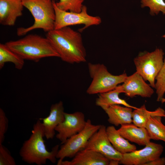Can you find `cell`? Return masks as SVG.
I'll use <instances>...</instances> for the list:
<instances>
[{"instance_id":"4","label":"cell","mask_w":165,"mask_h":165,"mask_svg":"<svg viewBox=\"0 0 165 165\" xmlns=\"http://www.w3.org/2000/svg\"><path fill=\"white\" fill-rule=\"evenodd\" d=\"M24 7L31 13L34 24L28 28H17L18 36L25 35L29 31L41 29L48 32L54 29L55 14L52 0H22Z\"/></svg>"},{"instance_id":"15","label":"cell","mask_w":165,"mask_h":165,"mask_svg":"<svg viewBox=\"0 0 165 165\" xmlns=\"http://www.w3.org/2000/svg\"><path fill=\"white\" fill-rule=\"evenodd\" d=\"M70 161H63L60 165H108L110 160L92 150L84 148L79 152Z\"/></svg>"},{"instance_id":"23","label":"cell","mask_w":165,"mask_h":165,"mask_svg":"<svg viewBox=\"0 0 165 165\" xmlns=\"http://www.w3.org/2000/svg\"><path fill=\"white\" fill-rule=\"evenodd\" d=\"M165 38V34L162 36ZM155 88L157 95L156 101H161L165 93V58L163 66L156 76Z\"/></svg>"},{"instance_id":"3","label":"cell","mask_w":165,"mask_h":165,"mask_svg":"<svg viewBox=\"0 0 165 165\" xmlns=\"http://www.w3.org/2000/svg\"><path fill=\"white\" fill-rule=\"evenodd\" d=\"M5 44L24 60L38 62L47 57H59L48 39L36 34H29L20 39L11 41Z\"/></svg>"},{"instance_id":"20","label":"cell","mask_w":165,"mask_h":165,"mask_svg":"<svg viewBox=\"0 0 165 165\" xmlns=\"http://www.w3.org/2000/svg\"><path fill=\"white\" fill-rule=\"evenodd\" d=\"M132 112V122L139 127H145L149 118L151 116H160L165 117V111L159 107L154 111L148 110L144 104L140 108L134 109Z\"/></svg>"},{"instance_id":"26","label":"cell","mask_w":165,"mask_h":165,"mask_svg":"<svg viewBox=\"0 0 165 165\" xmlns=\"http://www.w3.org/2000/svg\"><path fill=\"white\" fill-rule=\"evenodd\" d=\"M14 158L9 150L2 144H0V165H15Z\"/></svg>"},{"instance_id":"11","label":"cell","mask_w":165,"mask_h":165,"mask_svg":"<svg viewBox=\"0 0 165 165\" xmlns=\"http://www.w3.org/2000/svg\"><path fill=\"white\" fill-rule=\"evenodd\" d=\"M106 127L101 125L99 130L90 138L84 148L90 149L102 154L110 160H120L122 154L117 151L110 141Z\"/></svg>"},{"instance_id":"21","label":"cell","mask_w":165,"mask_h":165,"mask_svg":"<svg viewBox=\"0 0 165 165\" xmlns=\"http://www.w3.org/2000/svg\"><path fill=\"white\" fill-rule=\"evenodd\" d=\"M160 116H151L148 119L145 127L151 139L160 140L165 143V125L162 121Z\"/></svg>"},{"instance_id":"8","label":"cell","mask_w":165,"mask_h":165,"mask_svg":"<svg viewBox=\"0 0 165 165\" xmlns=\"http://www.w3.org/2000/svg\"><path fill=\"white\" fill-rule=\"evenodd\" d=\"M52 1L55 14L54 29L83 24L84 27L79 31L82 32L91 26L99 25L101 22V19L99 16H92L88 13L87 8L85 6L83 5L80 12H74L61 9L56 6L55 1L54 0Z\"/></svg>"},{"instance_id":"2","label":"cell","mask_w":165,"mask_h":165,"mask_svg":"<svg viewBox=\"0 0 165 165\" xmlns=\"http://www.w3.org/2000/svg\"><path fill=\"white\" fill-rule=\"evenodd\" d=\"M31 133L20 149L19 155L22 160L28 164L37 165L45 164L48 160L55 163L59 145H55L50 151L47 149L43 139L45 137L43 128L39 119L34 125Z\"/></svg>"},{"instance_id":"30","label":"cell","mask_w":165,"mask_h":165,"mask_svg":"<svg viewBox=\"0 0 165 165\" xmlns=\"http://www.w3.org/2000/svg\"><path fill=\"white\" fill-rule=\"evenodd\" d=\"M161 102L162 103L165 102V98H163Z\"/></svg>"},{"instance_id":"24","label":"cell","mask_w":165,"mask_h":165,"mask_svg":"<svg viewBox=\"0 0 165 165\" xmlns=\"http://www.w3.org/2000/svg\"><path fill=\"white\" fill-rule=\"evenodd\" d=\"M141 7H148L150 9L149 13L152 16L158 15L160 12L165 14L164 0H140Z\"/></svg>"},{"instance_id":"9","label":"cell","mask_w":165,"mask_h":165,"mask_svg":"<svg viewBox=\"0 0 165 165\" xmlns=\"http://www.w3.org/2000/svg\"><path fill=\"white\" fill-rule=\"evenodd\" d=\"M164 150L160 144L150 142L143 148L122 155L119 164L124 165H146L160 158Z\"/></svg>"},{"instance_id":"16","label":"cell","mask_w":165,"mask_h":165,"mask_svg":"<svg viewBox=\"0 0 165 165\" xmlns=\"http://www.w3.org/2000/svg\"><path fill=\"white\" fill-rule=\"evenodd\" d=\"M117 130L129 141L138 145L145 146L151 142L148 133L145 127H139L131 123L121 125Z\"/></svg>"},{"instance_id":"17","label":"cell","mask_w":165,"mask_h":165,"mask_svg":"<svg viewBox=\"0 0 165 165\" xmlns=\"http://www.w3.org/2000/svg\"><path fill=\"white\" fill-rule=\"evenodd\" d=\"M132 108L119 105H112L104 111L108 117V121L116 126L132 122Z\"/></svg>"},{"instance_id":"28","label":"cell","mask_w":165,"mask_h":165,"mask_svg":"<svg viewBox=\"0 0 165 165\" xmlns=\"http://www.w3.org/2000/svg\"><path fill=\"white\" fill-rule=\"evenodd\" d=\"M165 157H163L157 159L147 163L146 165H165Z\"/></svg>"},{"instance_id":"12","label":"cell","mask_w":165,"mask_h":165,"mask_svg":"<svg viewBox=\"0 0 165 165\" xmlns=\"http://www.w3.org/2000/svg\"><path fill=\"white\" fill-rule=\"evenodd\" d=\"M142 77L137 72L127 76L121 85L118 87L122 93L130 97L136 96L144 98H150L154 91L149 84H148Z\"/></svg>"},{"instance_id":"7","label":"cell","mask_w":165,"mask_h":165,"mask_svg":"<svg viewBox=\"0 0 165 165\" xmlns=\"http://www.w3.org/2000/svg\"><path fill=\"white\" fill-rule=\"evenodd\" d=\"M101 125H94L90 119L86 121L85 126L81 131L68 138L62 144L57 156V165H60L66 157L72 158L84 149L91 137L97 131Z\"/></svg>"},{"instance_id":"19","label":"cell","mask_w":165,"mask_h":165,"mask_svg":"<svg viewBox=\"0 0 165 165\" xmlns=\"http://www.w3.org/2000/svg\"><path fill=\"white\" fill-rule=\"evenodd\" d=\"M106 131L109 140L113 146L122 155L137 149L136 146L130 143L123 137L114 126L108 127L106 128Z\"/></svg>"},{"instance_id":"27","label":"cell","mask_w":165,"mask_h":165,"mask_svg":"<svg viewBox=\"0 0 165 165\" xmlns=\"http://www.w3.org/2000/svg\"><path fill=\"white\" fill-rule=\"evenodd\" d=\"M8 126V120L4 110L0 108V144H2Z\"/></svg>"},{"instance_id":"29","label":"cell","mask_w":165,"mask_h":165,"mask_svg":"<svg viewBox=\"0 0 165 165\" xmlns=\"http://www.w3.org/2000/svg\"><path fill=\"white\" fill-rule=\"evenodd\" d=\"M119 160H109V165H118L119 164Z\"/></svg>"},{"instance_id":"13","label":"cell","mask_w":165,"mask_h":165,"mask_svg":"<svg viewBox=\"0 0 165 165\" xmlns=\"http://www.w3.org/2000/svg\"><path fill=\"white\" fill-rule=\"evenodd\" d=\"M64 112L62 101L52 104L49 115L42 120L45 137L47 139H52L55 135V129L64 119Z\"/></svg>"},{"instance_id":"6","label":"cell","mask_w":165,"mask_h":165,"mask_svg":"<svg viewBox=\"0 0 165 165\" xmlns=\"http://www.w3.org/2000/svg\"><path fill=\"white\" fill-rule=\"evenodd\" d=\"M164 53L161 48H156L151 52L140 53L134 60L137 72L145 81L155 88V79L164 62Z\"/></svg>"},{"instance_id":"1","label":"cell","mask_w":165,"mask_h":165,"mask_svg":"<svg viewBox=\"0 0 165 165\" xmlns=\"http://www.w3.org/2000/svg\"><path fill=\"white\" fill-rule=\"evenodd\" d=\"M46 37L62 61L73 64L86 61V52L80 31L69 27L54 29Z\"/></svg>"},{"instance_id":"18","label":"cell","mask_w":165,"mask_h":165,"mask_svg":"<svg viewBox=\"0 0 165 165\" xmlns=\"http://www.w3.org/2000/svg\"><path fill=\"white\" fill-rule=\"evenodd\" d=\"M122 93L118 86L114 89L108 92L99 94L95 101L96 105L100 107L104 110L110 106L114 105H122L134 109L138 108L128 103L124 100L119 97Z\"/></svg>"},{"instance_id":"25","label":"cell","mask_w":165,"mask_h":165,"mask_svg":"<svg viewBox=\"0 0 165 165\" xmlns=\"http://www.w3.org/2000/svg\"><path fill=\"white\" fill-rule=\"evenodd\" d=\"M84 0H59L56 2L57 6L63 10L79 13L82 10Z\"/></svg>"},{"instance_id":"22","label":"cell","mask_w":165,"mask_h":165,"mask_svg":"<svg viewBox=\"0 0 165 165\" xmlns=\"http://www.w3.org/2000/svg\"><path fill=\"white\" fill-rule=\"evenodd\" d=\"M24 60L11 50L5 44H0V69H2L5 64L8 62L13 63L15 68L20 70L23 68Z\"/></svg>"},{"instance_id":"5","label":"cell","mask_w":165,"mask_h":165,"mask_svg":"<svg viewBox=\"0 0 165 165\" xmlns=\"http://www.w3.org/2000/svg\"><path fill=\"white\" fill-rule=\"evenodd\" d=\"M88 68L92 82L86 90L90 95L106 92L123 83L127 77L126 73L119 75H112L103 64L89 63Z\"/></svg>"},{"instance_id":"31","label":"cell","mask_w":165,"mask_h":165,"mask_svg":"<svg viewBox=\"0 0 165 165\" xmlns=\"http://www.w3.org/2000/svg\"><path fill=\"white\" fill-rule=\"evenodd\" d=\"M165 1V0H164Z\"/></svg>"},{"instance_id":"10","label":"cell","mask_w":165,"mask_h":165,"mask_svg":"<svg viewBox=\"0 0 165 165\" xmlns=\"http://www.w3.org/2000/svg\"><path fill=\"white\" fill-rule=\"evenodd\" d=\"M64 119L55 128L58 133L56 138L61 144L68 138L81 131L84 127L86 121L84 114L80 112L68 113L64 112Z\"/></svg>"},{"instance_id":"14","label":"cell","mask_w":165,"mask_h":165,"mask_svg":"<svg viewBox=\"0 0 165 165\" xmlns=\"http://www.w3.org/2000/svg\"><path fill=\"white\" fill-rule=\"evenodd\" d=\"M22 0H0V24L14 26L17 18L22 15Z\"/></svg>"}]
</instances>
